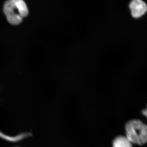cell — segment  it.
Here are the masks:
<instances>
[{
  "label": "cell",
  "instance_id": "6da1fadb",
  "mask_svg": "<svg viewBox=\"0 0 147 147\" xmlns=\"http://www.w3.org/2000/svg\"><path fill=\"white\" fill-rule=\"evenodd\" d=\"M3 11L10 24L17 25L28 14L26 4L22 0H9L5 3Z\"/></svg>",
  "mask_w": 147,
  "mask_h": 147
},
{
  "label": "cell",
  "instance_id": "7a4b0ae2",
  "mask_svg": "<svg viewBox=\"0 0 147 147\" xmlns=\"http://www.w3.org/2000/svg\"><path fill=\"white\" fill-rule=\"evenodd\" d=\"M126 137L131 144L142 146L147 142V125L137 119L129 121L125 125Z\"/></svg>",
  "mask_w": 147,
  "mask_h": 147
},
{
  "label": "cell",
  "instance_id": "3957f363",
  "mask_svg": "<svg viewBox=\"0 0 147 147\" xmlns=\"http://www.w3.org/2000/svg\"><path fill=\"white\" fill-rule=\"evenodd\" d=\"M129 7L131 14L135 18H139L144 15L147 10L146 3L141 0H134L130 3Z\"/></svg>",
  "mask_w": 147,
  "mask_h": 147
},
{
  "label": "cell",
  "instance_id": "277c9868",
  "mask_svg": "<svg viewBox=\"0 0 147 147\" xmlns=\"http://www.w3.org/2000/svg\"><path fill=\"white\" fill-rule=\"evenodd\" d=\"M113 147H132V144L126 137L119 136L113 141Z\"/></svg>",
  "mask_w": 147,
  "mask_h": 147
},
{
  "label": "cell",
  "instance_id": "5b68a950",
  "mask_svg": "<svg viewBox=\"0 0 147 147\" xmlns=\"http://www.w3.org/2000/svg\"><path fill=\"white\" fill-rule=\"evenodd\" d=\"M142 113H143V115L145 117H146L147 118V109H145L142 111Z\"/></svg>",
  "mask_w": 147,
  "mask_h": 147
}]
</instances>
